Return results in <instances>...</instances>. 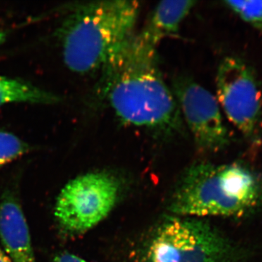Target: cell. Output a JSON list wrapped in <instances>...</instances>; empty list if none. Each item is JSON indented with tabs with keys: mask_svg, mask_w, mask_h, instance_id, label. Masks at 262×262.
Returning a JSON list of instances; mask_svg holds the SVG:
<instances>
[{
	"mask_svg": "<svg viewBox=\"0 0 262 262\" xmlns=\"http://www.w3.org/2000/svg\"><path fill=\"white\" fill-rule=\"evenodd\" d=\"M98 95L124 125L170 136L184 128L172 90L165 83L156 48L134 35L101 72Z\"/></svg>",
	"mask_w": 262,
	"mask_h": 262,
	"instance_id": "cell-1",
	"label": "cell"
},
{
	"mask_svg": "<svg viewBox=\"0 0 262 262\" xmlns=\"http://www.w3.org/2000/svg\"><path fill=\"white\" fill-rule=\"evenodd\" d=\"M140 6L136 1L94 2L77 6L57 32L67 68L79 75L101 72L133 37Z\"/></svg>",
	"mask_w": 262,
	"mask_h": 262,
	"instance_id": "cell-2",
	"label": "cell"
},
{
	"mask_svg": "<svg viewBox=\"0 0 262 262\" xmlns=\"http://www.w3.org/2000/svg\"><path fill=\"white\" fill-rule=\"evenodd\" d=\"M262 206V179L239 165L196 163L176 189L170 211L187 216H241Z\"/></svg>",
	"mask_w": 262,
	"mask_h": 262,
	"instance_id": "cell-3",
	"label": "cell"
},
{
	"mask_svg": "<svg viewBox=\"0 0 262 262\" xmlns=\"http://www.w3.org/2000/svg\"><path fill=\"white\" fill-rule=\"evenodd\" d=\"M241 251L208 222L173 218L155 231L140 262H234Z\"/></svg>",
	"mask_w": 262,
	"mask_h": 262,
	"instance_id": "cell-4",
	"label": "cell"
},
{
	"mask_svg": "<svg viewBox=\"0 0 262 262\" xmlns=\"http://www.w3.org/2000/svg\"><path fill=\"white\" fill-rule=\"evenodd\" d=\"M221 108L245 139L254 145L262 141V91L252 67L238 57L227 56L215 77Z\"/></svg>",
	"mask_w": 262,
	"mask_h": 262,
	"instance_id": "cell-5",
	"label": "cell"
},
{
	"mask_svg": "<svg viewBox=\"0 0 262 262\" xmlns=\"http://www.w3.org/2000/svg\"><path fill=\"white\" fill-rule=\"evenodd\" d=\"M119 190L118 181L106 172L79 176L62 189L57 198L55 216L66 232L84 233L110 214Z\"/></svg>",
	"mask_w": 262,
	"mask_h": 262,
	"instance_id": "cell-6",
	"label": "cell"
},
{
	"mask_svg": "<svg viewBox=\"0 0 262 262\" xmlns=\"http://www.w3.org/2000/svg\"><path fill=\"white\" fill-rule=\"evenodd\" d=\"M171 90L183 121L200 149L215 151L229 145L231 136L215 96L186 77L176 79Z\"/></svg>",
	"mask_w": 262,
	"mask_h": 262,
	"instance_id": "cell-7",
	"label": "cell"
},
{
	"mask_svg": "<svg viewBox=\"0 0 262 262\" xmlns=\"http://www.w3.org/2000/svg\"><path fill=\"white\" fill-rule=\"evenodd\" d=\"M0 242L12 261L36 262L27 220L11 194H5L0 201Z\"/></svg>",
	"mask_w": 262,
	"mask_h": 262,
	"instance_id": "cell-8",
	"label": "cell"
},
{
	"mask_svg": "<svg viewBox=\"0 0 262 262\" xmlns=\"http://www.w3.org/2000/svg\"><path fill=\"white\" fill-rule=\"evenodd\" d=\"M196 2L164 1L155 7L146 27L139 34L142 40L157 48L164 38L178 32L181 24L194 8Z\"/></svg>",
	"mask_w": 262,
	"mask_h": 262,
	"instance_id": "cell-9",
	"label": "cell"
},
{
	"mask_svg": "<svg viewBox=\"0 0 262 262\" xmlns=\"http://www.w3.org/2000/svg\"><path fill=\"white\" fill-rule=\"evenodd\" d=\"M58 96L9 77L0 76V106L9 103H54Z\"/></svg>",
	"mask_w": 262,
	"mask_h": 262,
	"instance_id": "cell-10",
	"label": "cell"
},
{
	"mask_svg": "<svg viewBox=\"0 0 262 262\" xmlns=\"http://www.w3.org/2000/svg\"><path fill=\"white\" fill-rule=\"evenodd\" d=\"M225 6L262 34V1H225Z\"/></svg>",
	"mask_w": 262,
	"mask_h": 262,
	"instance_id": "cell-11",
	"label": "cell"
},
{
	"mask_svg": "<svg viewBox=\"0 0 262 262\" xmlns=\"http://www.w3.org/2000/svg\"><path fill=\"white\" fill-rule=\"evenodd\" d=\"M28 144L18 136L0 130V168L29 151Z\"/></svg>",
	"mask_w": 262,
	"mask_h": 262,
	"instance_id": "cell-12",
	"label": "cell"
},
{
	"mask_svg": "<svg viewBox=\"0 0 262 262\" xmlns=\"http://www.w3.org/2000/svg\"><path fill=\"white\" fill-rule=\"evenodd\" d=\"M54 262H88L83 258H80L72 253H62L55 258Z\"/></svg>",
	"mask_w": 262,
	"mask_h": 262,
	"instance_id": "cell-13",
	"label": "cell"
},
{
	"mask_svg": "<svg viewBox=\"0 0 262 262\" xmlns=\"http://www.w3.org/2000/svg\"><path fill=\"white\" fill-rule=\"evenodd\" d=\"M0 262H13L1 247H0Z\"/></svg>",
	"mask_w": 262,
	"mask_h": 262,
	"instance_id": "cell-14",
	"label": "cell"
},
{
	"mask_svg": "<svg viewBox=\"0 0 262 262\" xmlns=\"http://www.w3.org/2000/svg\"><path fill=\"white\" fill-rule=\"evenodd\" d=\"M6 39V33L4 31L0 30V45L3 44Z\"/></svg>",
	"mask_w": 262,
	"mask_h": 262,
	"instance_id": "cell-15",
	"label": "cell"
}]
</instances>
